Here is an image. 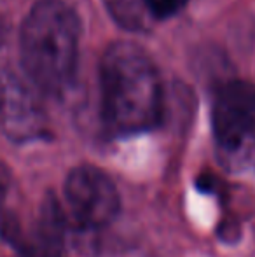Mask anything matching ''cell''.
I'll return each mask as SVG.
<instances>
[{
	"instance_id": "obj_2",
	"label": "cell",
	"mask_w": 255,
	"mask_h": 257,
	"mask_svg": "<svg viewBox=\"0 0 255 257\" xmlns=\"http://www.w3.org/2000/svg\"><path fill=\"white\" fill-rule=\"evenodd\" d=\"M81 21L62 0H37L20 32L21 63L42 93L62 96L74 86L79 68Z\"/></svg>"
},
{
	"instance_id": "obj_6",
	"label": "cell",
	"mask_w": 255,
	"mask_h": 257,
	"mask_svg": "<svg viewBox=\"0 0 255 257\" xmlns=\"http://www.w3.org/2000/svg\"><path fill=\"white\" fill-rule=\"evenodd\" d=\"M189 0H103L107 13L124 30L147 34L177 16Z\"/></svg>"
},
{
	"instance_id": "obj_5",
	"label": "cell",
	"mask_w": 255,
	"mask_h": 257,
	"mask_svg": "<svg viewBox=\"0 0 255 257\" xmlns=\"http://www.w3.org/2000/svg\"><path fill=\"white\" fill-rule=\"evenodd\" d=\"M0 132L16 144L51 137L48 112L39 89L7 67H0Z\"/></svg>"
},
{
	"instance_id": "obj_3",
	"label": "cell",
	"mask_w": 255,
	"mask_h": 257,
	"mask_svg": "<svg viewBox=\"0 0 255 257\" xmlns=\"http://www.w3.org/2000/svg\"><path fill=\"white\" fill-rule=\"evenodd\" d=\"M211 128L229 163L246 161L255 149V86L232 79L218 86L211 105Z\"/></svg>"
},
{
	"instance_id": "obj_4",
	"label": "cell",
	"mask_w": 255,
	"mask_h": 257,
	"mask_svg": "<svg viewBox=\"0 0 255 257\" xmlns=\"http://www.w3.org/2000/svg\"><path fill=\"white\" fill-rule=\"evenodd\" d=\"M65 213L75 226L96 231L110 226L119 215L121 198L105 172L91 165L74 168L65 179Z\"/></svg>"
},
{
	"instance_id": "obj_8",
	"label": "cell",
	"mask_w": 255,
	"mask_h": 257,
	"mask_svg": "<svg viewBox=\"0 0 255 257\" xmlns=\"http://www.w3.org/2000/svg\"><path fill=\"white\" fill-rule=\"evenodd\" d=\"M6 35H7V28H6V23L2 21V18H0V48L4 46V42H6Z\"/></svg>"
},
{
	"instance_id": "obj_7",
	"label": "cell",
	"mask_w": 255,
	"mask_h": 257,
	"mask_svg": "<svg viewBox=\"0 0 255 257\" xmlns=\"http://www.w3.org/2000/svg\"><path fill=\"white\" fill-rule=\"evenodd\" d=\"M16 257H65L63 252H18Z\"/></svg>"
},
{
	"instance_id": "obj_1",
	"label": "cell",
	"mask_w": 255,
	"mask_h": 257,
	"mask_svg": "<svg viewBox=\"0 0 255 257\" xmlns=\"http://www.w3.org/2000/svg\"><path fill=\"white\" fill-rule=\"evenodd\" d=\"M100 114L110 135L129 137L157 128L164 88L152 56L135 42H112L100 61Z\"/></svg>"
}]
</instances>
